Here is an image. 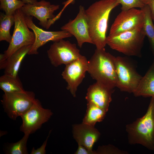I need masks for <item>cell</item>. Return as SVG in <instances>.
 Listing matches in <instances>:
<instances>
[{"label":"cell","instance_id":"6da1fadb","mask_svg":"<svg viewBox=\"0 0 154 154\" xmlns=\"http://www.w3.org/2000/svg\"><path fill=\"white\" fill-rule=\"evenodd\" d=\"M119 5L116 0H100L85 10L90 36L96 48H105L110 14Z\"/></svg>","mask_w":154,"mask_h":154},{"label":"cell","instance_id":"7a4b0ae2","mask_svg":"<svg viewBox=\"0 0 154 154\" xmlns=\"http://www.w3.org/2000/svg\"><path fill=\"white\" fill-rule=\"evenodd\" d=\"M115 57L107 52L105 48H96L88 60L87 71L96 82L113 89L116 87L117 82Z\"/></svg>","mask_w":154,"mask_h":154},{"label":"cell","instance_id":"3957f363","mask_svg":"<svg viewBox=\"0 0 154 154\" xmlns=\"http://www.w3.org/2000/svg\"><path fill=\"white\" fill-rule=\"evenodd\" d=\"M126 131L129 144H140L154 151V97H151L145 114L127 124Z\"/></svg>","mask_w":154,"mask_h":154},{"label":"cell","instance_id":"277c9868","mask_svg":"<svg viewBox=\"0 0 154 154\" xmlns=\"http://www.w3.org/2000/svg\"><path fill=\"white\" fill-rule=\"evenodd\" d=\"M146 36L142 28L108 35L106 44L112 49L128 56H140Z\"/></svg>","mask_w":154,"mask_h":154},{"label":"cell","instance_id":"5b68a950","mask_svg":"<svg viewBox=\"0 0 154 154\" xmlns=\"http://www.w3.org/2000/svg\"><path fill=\"white\" fill-rule=\"evenodd\" d=\"M15 26L13 34L7 49L0 56L6 59L19 49L25 46L32 45L35 40L34 33L29 29L25 15L21 9L14 13Z\"/></svg>","mask_w":154,"mask_h":154},{"label":"cell","instance_id":"8992f818","mask_svg":"<svg viewBox=\"0 0 154 154\" xmlns=\"http://www.w3.org/2000/svg\"><path fill=\"white\" fill-rule=\"evenodd\" d=\"M36 99L33 91L4 93L1 100L4 111L11 119L15 120L33 105Z\"/></svg>","mask_w":154,"mask_h":154},{"label":"cell","instance_id":"52a82bcc","mask_svg":"<svg viewBox=\"0 0 154 154\" xmlns=\"http://www.w3.org/2000/svg\"><path fill=\"white\" fill-rule=\"evenodd\" d=\"M115 63L117 82L116 87L121 91L133 93L142 76L125 57H115Z\"/></svg>","mask_w":154,"mask_h":154},{"label":"cell","instance_id":"ba28073f","mask_svg":"<svg viewBox=\"0 0 154 154\" xmlns=\"http://www.w3.org/2000/svg\"><path fill=\"white\" fill-rule=\"evenodd\" d=\"M52 114L51 110L44 108L36 99L32 106L20 116L22 121L20 131L29 135L34 133L49 120Z\"/></svg>","mask_w":154,"mask_h":154},{"label":"cell","instance_id":"9c48e42d","mask_svg":"<svg viewBox=\"0 0 154 154\" xmlns=\"http://www.w3.org/2000/svg\"><path fill=\"white\" fill-rule=\"evenodd\" d=\"M47 53L51 64L55 67L66 65L82 56L76 44L63 39L54 42Z\"/></svg>","mask_w":154,"mask_h":154},{"label":"cell","instance_id":"30bf717a","mask_svg":"<svg viewBox=\"0 0 154 154\" xmlns=\"http://www.w3.org/2000/svg\"><path fill=\"white\" fill-rule=\"evenodd\" d=\"M144 19V13L141 9L133 8L127 11H121L112 24L109 35H115L142 28Z\"/></svg>","mask_w":154,"mask_h":154},{"label":"cell","instance_id":"8fae6325","mask_svg":"<svg viewBox=\"0 0 154 154\" xmlns=\"http://www.w3.org/2000/svg\"><path fill=\"white\" fill-rule=\"evenodd\" d=\"M88 60L82 56L78 58L65 65L61 75L67 83L66 88L74 97L78 86L85 77L88 69Z\"/></svg>","mask_w":154,"mask_h":154},{"label":"cell","instance_id":"7c38bea8","mask_svg":"<svg viewBox=\"0 0 154 154\" xmlns=\"http://www.w3.org/2000/svg\"><path fill=\"white\" fill-rule=\"evenodd\" d=\"M59 7V5L51 4L49 2L42 0L31 4H25L21 9L25 15L34 17L39 21V25L48 29L56 17L54 13Z\"/></svg>","mask_w":154,"mask_h":154},{"label":"cell","instance_id":"4fadbf2b","mask_svg":"<svg viewBox=\"0 0 154 154\" xmlns=\"http://www.w3.org/2000/svg\"><path fill=\"white\" fill-rule=\"evenodd\" d=\"M25 17L27 26L33 30L35 36V42L28 54H38V48L49 41L56 42L72 36L68 32L63 30L58 31L44 30L37 27L34 23L32 16L25 15Z\"/></svg>","mask_w":154,"mask_h":154},{"label":"cell","instance_id":"5bb4252c","mask_svg":"<svg viewBox=\"0 0 154 154\" xmlns=\"http://www.w3.org/2000/svg\"><path fill=\"white\" fill-rule=\"evenodd\" d=\"M61 29L74 36L80 48L86 42L93 44L89 34L85 9L82 5L79 6V12L75 18L70 20Z\"/></svg>","mask_w":154,"mask_h":154},{"label":"cell","instance_id":"9a60e30c","mask_svg":"<svg viewBox=\"0 0 154 154\" xmlns=\"http://www.w3.org/2000/svg\"><path fill=\"white\" fill-rule=\"evenodd\" d=\"M114 91L113 89L96 82L88 88L85 98L87 102L93 104L107 112Z\"/></svg>","mask_w":154,"mask_h":154},{"label":"cell","instance_id":"2e32d148","mask_svg":"<svg viewBox=\"0 0 154 154\" xmlns=\"http://www.w3.org/2000/svg\"><path fill=\"white\" fill-rule=\"evenodd\" d=\"M73 133L78 145L85 147L92 154H96V151L92 150L93 147L99 139L100 134L94 126L83 123L75 124L73 127Z\"/></svg>","mask_w":154,"mask_h":154},{"label":"cell","instance_id":"e0dca14e","mask_svg":"<svg viewBox=\"0 0 154 154\" xmlns=\"http://www.w3.org/2000/svg\"><path fill=\"white\" fill-rule=\"evenodd\" d=\"M32 45L24 46L19 49L6 59L4 74L13 77L18 76L21 64L30 50Z\"/></svg>","mask_w":154,"mask_h":154},{"label":"cell","instance_id":"ac0fdd59","mask_svg":"<svg viewBox=\"0 0 154 154\" xmlns=\"http://www.w3.org/2000/svg\"><path fill=\"white\" fill-rule=\"evenodd\" d=\"M133 93L136 97H154V61Z\"/></svg>","mask_w":154,"mask_h":154},{"label":"cell","instance_id":"d6986e66","mask_svg":"<svg viewBox=\"0 0 154 154\" xmlns=\"http://www.w3.org/2000/svg\"><path fill=\"white\" fill-rule=\"evenodd\" d=\"M106 112L96 105L87 102V108L82 123L94 126L96 123L103 121Z\"/></svg>","mask_w":154,"mask_h":154},{"label":"cell","instance_id":"ffe728a7","mask_svg":"<svg viewBox=\"0 0 154 154\" xmlns=\"http://www.w3.org/2000/svg\"><path fill=\"white\" fill-rule=\"evenodd\" d=\"M0 88L4 93L25 91L18 76L13 77L5 74L0 77Z\"/></svg>","mask_w":154,"mask_h":154},{"label":"cell","instance_id":"44dd1931","mask_svg":"<svg viewBox=\"0 0 154 154\" xmlns=\"http://www.w3.org/2000/svg\"><path fill=\"white\" fill-rule=\"evenodd\" d=\"M143 11L144 19L143 28L149 40L154 58V23L149 7L146 5L141 8ZM154 61V59L153 60Z\"/></svg>","mask_w":154,"mask_h":154},{"label":"cell","instance_id":"7402d4cb","mask_svg":"<svg viewBox=\"0 0 154 154\" xmlns=\"http://www.w3.org/2000/svg\"><path fill=\"white\" fill-rule=\"evenodd\" d=\"M14 23V15H7L2 13H0V41H5L10 43L12 37L10 33V29Z\"/></svg>","mask_w":154,"mask_h":154},{"label":"cell","instance_id":"603a6c76","mask_svg":"<svg viewBox=\"0 0 154 154\" xmlns=\"http://www.w3.org/2000/svg\"><path fill=\"white\" fill-rule=\"evenodd\" d=\"M29 135L24 134L22 138L17 142L8 143L5 148L7 154H28L27 142Z\"/></svg>","mask_w":154,"mask_h":154},{"label":"cell","instance_id":"cb8c5ba5","mask_svg":"<svg viewBox=\"0 0 154 154\" xmlns=\"http://www.w3.org/2000/svg\"><path fill=\"white\" fill-rule=\"evenodd\" d=\"M0 8L7 15H14L15 11L21 9L25 3L20 0H0Z\"/></svg>","mask_w":154,"mask_h":154},{"label":"cell","instance_id":"d4e9b609","mask_svg":"<svg viewBox=\"0 0 154 154\" xmlns=\"http://www.w3.org/2000/svg\"><path fill=\"white\" fill-rule=\"evenodd\" d=\"M121 4V11H127L133 8L140 9L145 5L143 0H116Z\"/></svg>","mask_w":154,"mask_h":154},{"label":"cell","instance_id":"484cf974","mask_svg":"<svg viewBox=\"0 0 154 154\" xmlns=\"http://www.w3.org/2000/svg\"><path fill=\"white\" fill-rule=\"evenodd\" d=\"M95 151L96 154H126L127 153V151L121 150L112 145L100 147L98 149V151Z\"/></svg>","mask_w":154,"mask_h":154},{"label":"cell","instance_id":"4316f807","mask_svg":"<svg viewBox=\"0 0 154 154\" xmlns=\"http://www.w3.org/2000/svg\"><path fill=\"white\" fill-rule=\"evenodd\" d=\"M50 130L49 133V134L47 136L46 139L40 147L35 149L34 147H33L31 150L30 153L31 154H45L46 153L45 148L47 144L48 139L49 137L50 134L51 132Z\"/></svg>","mask_w":154,"mask_h":154},{"label":"cell","instance_id":"83f0119b","mask_svg":"<svg viewBox=\"0 0 154 154\" xmlns=\"http://www.w3.org/2000/svg\"><path fill=\"white\" fill-rule=\"evenodd\" d=\"M145 5L149 8L152 20L154 23V0H143Z\"/></svg>","mask_w":154,"mask_h":154},{"label":"cell","instance_id":"f1b7e54d","mask_svg":"<svg viewBox=\"0 0 154 154\" xmlns=\"http://www.w3.org/2000/svg\"><path fill=\"white\" fill-rule=\"evenodd\" d=\"M78 148L75 153V154H92V153L85 147L78 145Z\"/></svg>","mask_w":154,"mask_h":154},{"label":"cell","instance_id":"f546056e","mask_svg":"<svg viewBox=\"0 0 154 154\" xmlns=\"http://www.w3.org/2000/svg\"><path fill=\"white\" fill-rule=\"evenodd\" d=\"M75 0H67L66 1L64 2L63 3V4L64 5V6L62 10L58 14V15L59 17H60L62 13L66 7L69 4H73L74 3Z\"/></svg>","mask_w":154,"mask_h":154},{"label":"cell","instance_id":"4dcf8cb0","mask_svg":"<svg viewBox=\"0 0 154 154\" xmlns=\"http://www.w3.org/2000/svg\"><path fill=\"white\" fill-rule=\"evenodd\" d=\"M25 4H31L37 1V0H21Z\"/></svg>","mask_w":154,"mask_h":154}]
</instances>
